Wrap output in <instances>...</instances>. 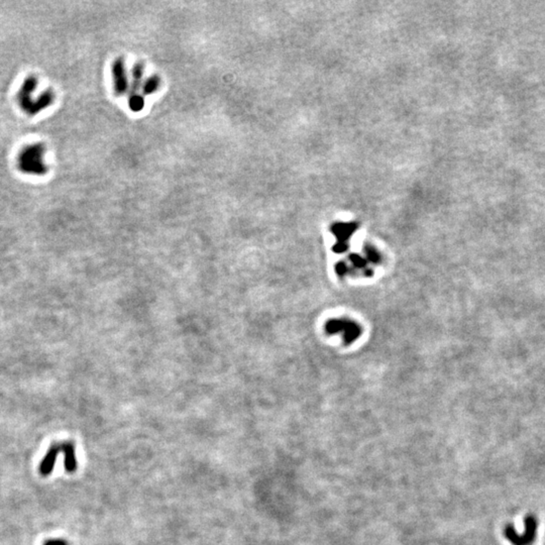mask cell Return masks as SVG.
Listing matches in <instances>:
<instances>
[{"mask_svg":"<svg viewBox=\"0 0 545 545\" xmlns=\"http://www.w3.org/2000/svg\"><path fill=\"white\" fill-rule=\"evenodd\" d=\"M45 154L46 149L41 143H33L25 146L17 157L18 169L27 175L44 176L48 172Z\"/></svg>","mask_w":545,"mask_h":545,"instance_id":"obj_2","label":"cell"},{"mask_svg":"<svg viewBox=\"0 0 545 545\" xmlns=\"http://www.w3.org/2000/svg\"><path fill=\"white\" fill-rule=\"evenodd\" d=\"M143 64L136 62L133 68V81L129 93V107L133 112H140L144 107V98L139 93L141 87V80L143 75Z\"/></svg>","mask_w":545,"mask_h":545,"instance_id":"obj_4","label":"cell"},{"mask_svg":"<svg viewBox=\"0 0 545 545\" xmlns=\"http://www.w3.org/2000/svg\"><path fill=\"white\" fill-rule=\"evenodd\" d=\"M161 79L158 75H153L145 80L142 86V94L149 96L154 94L160 87Z\"/></svg>","mask_w":545,"mask_h":545,"instance_id":"obj_8","label":"cell"},{"mask_svg":"<svg viewBox=\"0 0 545 545\" xmlns=\"http://www.w3.org/2000/svg\"><path fill=\"white\" fill-rule=\"evenodd\" d=\"M61 452V445L59 443H54L47 451L43 460L39 465L38 471L39 474L44 477L50 476L54 470L55 464L59 453Z\"/></svg>","mask_w":545,"mask_h":545,"instance_id":"obj_6","label":"cell"},{"mask_svg":"<svg viewBox=\"0 0 545 545\" xmlns=\"http://www.w3.org/2000/svg\"><path fill=\"white\" fill-rule=\"evenodd\" d=\"M111 74L115 94L118 96L124 95L129 89V82L123 58H117L113 61L111 65Z\"/></svg>","mask_w":545,"mask_h":545,"instance_id":"obj_5","label":"cell"},{"mask_svg":"<svg viewBox=\"0 0 545 545\" xmlns=\"http://www.w3.org/2000/svg\"><path fill=\"white\" fill-rule=\"evenodd\" d=\"M61 451L64 453V468L67 473H74L77 470V458L75 445L71 442L61 444Z\"/></svg>","mask_w":545,"mask_h":545,"instance_id":"obj_7","label":"cell"},{"mask_svg":"<svg viewBox=\"0 0 545 545\" xmlns=\"http://www.w3.org/2000/svg\"><path fill=\"white\" fill-rule=\"evenodd\" d=\"M537 518L529 514L524 518V531L519 534L512 524H507L504 528V536L512 545H532L537 536Z\"/></svg>","mask_w":545,"mask_h":545,"instance_id":"obj_3","label":"cell"},{"mask_svg":"<svg viewBox=\"0 0 545 545\" xmlns=\"http://www.w3.org/2000/svg\"><path fill=\"white\" fill-rule=\"evenodd\" d=\"M44 545H69V543L63 539H50L47 540Z\"/></svg>","mask_w":545,"mask_h":545,"instance_id":"obj_9","label":"cell"},{"mask_svg":"<svg viewBox=\"0 0 545 545\" xmlns=\"http://www.w3.org/2000/svg\"><path fill=\"white\" fill-rule=\"evenodd\" d=\"M37 87V79L34 76L28 77L17 93V100L19 106L30 115H35L43 111L47 107L51 106L54 102L55 95L52 91L48 90L41 93L36 99H34V93Z\"/></svg>","mask_w":545,"mask_h":545,"instance_id":"obj_1","label":"cell"}]
</instances>
